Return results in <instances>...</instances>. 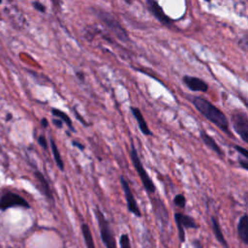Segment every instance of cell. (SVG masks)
<instances>
[{
    "label": "cell",
    "mask_w": 248,
    "mask_h": 248,
    "mask_svg": "<svg viewBox=\"0 0 248 248\" xmlns=\"http://www.w3.org/2000/svg\"><path fill=\"white\" fill-rule=\"evenodd\" d=\"M52 123L54 124V126H56L59 129H61L63 127V122L60 119H53Z\"/></svg>",
    "instance_id": "f1b7e54d"
},
{
    "label": "cell",
    "mask_w": 248,
    "mask_h": 248,
    "mask_svg": "<svg viewBox=\"0 0 248 248\" xmlns=\"http://www.w3.org/2000/svg\"><path fill=\"white\" fill-rule=\"evenodd\" d=\"M238 162H239V165L242 169H244L246 170H248V159H245V158L239 156L238 157Z\"/></svg>",
    "instance_id": "d4e9b609"
},
{
    "label": "cell",
    "mask_w": 248,
    "mask_h": 248,
    "mask_svg": "<svg viewBox=\"0 0 248 248\" xmlns=\"http://www.w3.org/2000/svg\"><path fill=\"white\" fill-rule=\"evenodd\" d=\"M151 201H152L151 202L152 207H153L156 217L158 219H160L162 222L165 221L167 223L169 215H168V210H167L164 202L160 199H152Z\"/></svg>",
    "instance_id": "4fadbf2b"
},
{
    "label": "cell",
    "mask_w": 248,
    "mask_h": 248,
    "mask_svg": "<svg viewBox=\"0 0 248 248\" xmlns=\"http://www.w3.org/2000/svg\"><path fill=\"white\" fill-rule=\"evenodd\" d=\"M211 227H212V231H213V233H214L216 239L221 243V245L224 248H229L228 242H227V240H226V238H225V236L223 234V232L221 230L218 218L215 217V216L211 217Z\"/></svg>",
    "instance_id": "9a60e30c"
},
{
    "label": "cell",
    "mask_w": 248,
    "mask_h": 248,
    "mask_svg": "<svg viewBox=\"0 0 248 248\" xmlns=\"http://www.w3.org/2000/svg\"><path fill=\"white\" fill-rule=\"evenodd\" d=\"M192 104L202 116H204L207 120L213 123L216 127H218L223 133L228 135L230 138H233L232 134L230 131L229 120L225 113L220 108H218L208 100L200 96L193 97Z\"/></svg>",
    "instance_id": "6da1fadb"
},
{
    "label": "cell",
    "mask_w": 248,
    "mask_h": 248,
    "mask_svg": "<svg viewBox=\"0 0 248 248\" xmlns=\"http://www.w3.org/2000/svg\"><path fill=\"white\" fill-rule=\"evenodd\" d=\"M51 113H52L53 116L58 117L63 123H65V124L68 126V128H69L72 132H75V131H76L75 128H74L72 119L70 118V116H69L67 113H65L64 111H62V110H60V109H58V108H51Z\"/></svg>",
    "instance_id": "ac0fdd59"
},
{
    "label": "cell",
    "mask_w": 248,
    "mask_h": 248,
    "mask_svg": "<svg viewBox=\"0 0 248 248\" xmlns=\"http://www.w3.org/2000/svg\"><path fill=\"white\" fill-rule=\"evenodd\" d=\"M41 123H42V126H43L44 128H46V127L48 126V121H47L46 118H43V119L41 120Z\"/></svg>",
    "instance_id": "4dcf8cb0"
},
{
    "label": "cell",
    "mask_w": 248,
    "mask_h": 248,
    "mask_svg": "<svg viewBox=\"0 0 248 248\" xmlns=\"http://www.w3.org/2000/svg\"><path fill=\"white\" fill-rule=\"evenodd\" d=\"M239 46L241 48L246 50V47H247V36L246 35H244V37L239 40Z\"/></svg>",
    "instance_id": "4316f807"
},
{
    "label": "cell",
    "mask_w": 248,
    "mask_h": 248,
    "mask_svg": "<svg viewBox=\"0 0 248 248\" xmlns=\"http://www.w3.org/2000/svg\"><path fill=\"white\" fill-rule=\"evenodd\" d=\"M232 123L233 131L240 137V139L248 142V116L244 111H235L232 114Z\"/></svg>",
    "instance_id": "5b68a950"
},
{
    "label": "cell",
    "mask_w": 248,
    "mask_h": 248,
    "mask_svg": "<svg viewBox=\"0 0 248 248\" xmlns=\"http://www.w3.org/2000/svg\"><path fill=\"white\" fill-rule=\"evenodd\" d=\"M173 203L175 206H178L180 208H184L186 205V198L182 194H177L173 198Z\"/></svg>",
    "instance_id": "ffe728a7"
},
{
    "label": "cell",
    "mask_w": 248,
    "mask_h": 248,
    "mask_svg": "<svg viewBox=\"0 0 248 248\" xmlns=\"http://www.w3.org/2000/svg\"><path fill=\"white\" fill-rule=\"evenodd\" d=\"M237 233L240 240L247 245L248 244V217L247 214H243L237 224Z\"/></svg>",
    "instance_id": "5bb4252c"
},
{
    "label": "cell",
    "mask_w": 248,
    "mask_h": 248,
    "mask_svg": "<svg viewBox=\"0 0 248 248\" xmlns=\"http://www.w3.org/2000/svg\"><path fill=\"white\" fill-rule=\"evenodd\" d=\"M38 143L44 148V149H47V142H46V140L44 136H40L38 138Z\"/></svg>",
    "instance_id": "484cf974"
},
{
    "label": "cell",
    "mask_w": 248,
    "mask_h": 248,
    "mask_svg": "<svg viewBox=\"0 0 248 248\" xmlns=\"http://www.w3.org/2000/svg\"><path fill=\"white\" fill-rule=\"evenodd\" d=\"M35 176L39 182V188H40V191L49 200H52V194H51V191H50V188H49V185L46 181V179L45 178V176L43 175V173H41L40 171H35Z\"/></svg>",
    "instance_id": "2e32d148"
},
{
    "label": "cell",
    "mask_w": 248,
    "mask_h": 248,
    "mask_svg": "<svg viewBox=\"0 0 248 248\" xmlns=\"http://www.w3.org/2000/svg\"><path fill=\"white\" fill-rule=\"evenodd\" d=\"M1 3H2V1H0V4H1Z\"/></svg>",
    "instance_id": "1f68e13d"
},
{
    "label": "cell",
    "mask_w": 248,
    "mask_h": 248,
    "mask_svg": "<svg viewBox=\"0 0 248 248\" xmlns=\"http://www.w3.org/2000/svg\"><path fill=\"white\" fill-rule=\"evenodd\" d=\"M76 75L79 80L84 81V74L82 72H78V73H76Z\"/></svg>",
    "instance_id": "f546056e"
},
{
    "label": "cell",
    "mask_w": 248,
    "mask_h": 248,
    "mask_svg": "<svg viewBox=\"0 0 248 248\" xmlns=\"http://www.w3.org/2000/svg\"><path fill=\"white\" fill-rule=\"evenodd\" d=\"M130 158H131V161L133 163V166L135 168V170H137V173L144 187V190L146 191V193L148 194H153L155 193V190H156V187L152 181V179L150 178L149 174L147 173L146 170L144 169V167L142 166V163L140 159V156H139V153L134 145V141L131 140V147H130Z\"/></svg>",
    "instance_id": "3957f363"
},
{
    "label": "cell",
    "mask_w": 248,
    "mask_h": 248,
    "mask_svg": "<svg viewBox=\"0 0 248 248\" xmlns=\"http://www.w3.org/2000/svg\"><path fill=\"white\" fill-rule=\"evenodd\" d=\"M72 144H73L75 147L78 148L80 151H83V150L85 149L84 145H83L82 143H80L79 141H78V140H72Z\"/></svg>",
    "instance_id": "83f0119b"
},
{
    "label": "cell",
    "mask_w": 248,
    "mask_h": 248,
    "mask_svg": "<svg viewBox=\"0 0 248 248\" xmlns=\"http://www.w3.org/2000/svg\"><path fill=\"white\" fill-rule=\"evenodd\" d=\"M183 83L193 92H202L205 93L208 90V84L202 78L194 76L185 75L182 77Z\"/></svg>",
    "instance_id": "30bf717a"
},
{
    "label": "cell",
    "mask_w": 248,
    "mask_h": 248,
    "mask_svg": "<svg viewBox=\"0 0 248 248\" xmlns=\"http://www.w3.org/2000/svg\"><path fill=\"white\" fill-rule=\"evenodd\" d=\"M119 246L120 248H131V242L129 235L127 233H122L119 238Z\"/></svg>",
    "instance_id": "44dd1931"
},
{
    "label": "cell",
    "mask_w": 248,
    "mask_h": 248,
    "mask_svg": "<svg viewBox=\"0 0 248 248\" xmlns=\"http://www.w3.org/2000/svg\"><path fill=\"white\" fill-rule=\"evenodd\" d=\"M91 12L95 16L103 23V25L108 28L112 34H114L118 40L127 43L130 42V37L126 29L121 25V23L113 16L109 12L100 8V7H90Z\"/></svg>",
    "instance_id": "7a4b0ae2"
},
{
    "label": "cell",
    "mask_w": 248,
    "mask_h": 248,
    "mask_svg": "<svg viewBox=\"0 0 248 248\" xmlns=\"http://www.w3.org/2000/svg\"><path fill=\"white\" fill-rule=\"evenodd\" d=\"M174 221L177 227L178 238L181 243L185 242V230L186 229H198L199 225L196 223L195 219L187 214L181 212L174 213Z\"/></svg>",
    "instance_id": "8992f818"
},
{
    "label": "cell",
    "mask_w": 248,
    "mask_h": 248,
    "mask_svg": "<svg viewBox=\"0 0 248 248\" xmlns=\"http://www.w3.org/2000/svg\"><path fill=\"white\" fill-rule=\"evenodd\" d=\"M233 147H234L235 151L239 154V156H241V157H243L245 159H248V151H247V149L245 147L239 146L237 144H235Z\"/></svg>",
    "instance_id": "7402d4cb"
},
{
    "label": "cell",
    "mask_w": 248,
    "mask_h": 248,
    "mask_svg": "<svg viewBox=\"0 0 248 248\" xmlns=\"http://www.w3.org/2000/svg\"><path fill=\"white\" fill-rule=\"evenodd\" d=\"M146 9L149 11V13L164 26H167L169 28L173 27L172 19L170 18L167 14L164 12L163 8L160 6V4L155 0H146Z\"/></svg>",
    "instance_id": "ba28073f"
},
{
    "label": "cell",
    "mask_w": 248,
    "mask_h": 248,
    "mask_svg": "<svg viewBox=\"0 0 248 248\" xmlns=\"http://www.w3.org/2000/svg\"><path fill=\"white\" fill-rule=\"evenodd\" d=\"M32 5H33L34 9H36L37 11H39V12H41V13H45V12H46V7H45V5H43L41 2L35 1V2H32Z\"/></svg>",
    "instance_id": "cb8c5ba5"
},
{
    "label": "cell",
    "mask_w": 248,
    "mask_h": 248,
    "mask_svg": "<svg viewBox=\"0 0 248 248\" xmlns=\"http://www.w3.org/2000/svg\"><path fill=\"white\" fill-rule=\"evenodd\" d=\"M120 184L126 199V202H127V208L128 210L133 213L136 217H141V212L140 210V207L138 205V202L135 199V196L132 192V189L129 185V183L127 182L126 178L124 177V175L120 176Z\"/></svg>",
    "instance_id": "52a82bcc"
},
{
    "label": "cell",
    "mask_w": 248,
    "mask_h": 248,
    "mask_svg": "<svg viewBox=\"0 0 248 248\" xmlns=\"http://www.w3.org/2000/svg\"><path fill=\"white\" fill-rule=\"evenodd\" d=\"M131 109V112L132 114L134 115L136 121L138 122V125H139V128L140 130V132L144 135V136H152L153 133L151 132V130L149 129L148 125H147V122L145 121L140 109L137 107H131L130 108Z\"/></svg>",
    "instance_id": "8fae6325"
},
{
    "label": "cell",
    "mask_w": 248,
    "mask_h": 248,
    "mask_svg": "<svg viewBox=\"0 0 248 248\" xmlns=\"http://www.w3.org/2000/svg\"><path fill=\"white\" fill-rule=\"evenodd\" d=\"M200 138L202 140V141L205 144L206 147H208L210 150H212L213 152H215L218 156L222 157L224 155L222 149L220 148V146L217 144V142L215 141V140L209 136L204 130H201L200 131Z\"/></svg>",
    "instance_id": "7c38bea8"
},
{
    "label": "cell",
    "mask_w": 248,
    "mask_h": 248,
    "mask_svg": "<svg viewBox=\"0 0 248 248\" xmlns=\"http://www.w3.org/2000/svg\"><path fill=\"white\" fill-rule=\"evenodd\" d=\"M14 206H21L25 208H29V203L19 195L12 192H8L4 194L0 199V209L5 210Z\"/></svg>",
    "instance_id": "9c48e42d"
},
{
    "label": "cell",
    "mask_w": 248,
    "mask_h": 248,
    "mask_svg": "<svg viewBox=\"0 0 248 248\" xmlns=\"http://www.w3.org/2000/svg\"><path fill=\"white\" fill-rule=\"evenodd\" d=\"M94 213L98 222L100 235L104 245L106 246V248H116V240L114 238V234L104 213L101 211V209L98 206L95 207Z\"/></svg>",
    "instance_id": "277c9868"
},
{
    "label": "cell",
    "mask_w": 248,
    "mask_h": 248,
    "mask_svg": "<svg viewBox=\"0 0 248 248\" xmlns=\"http://www.w3.org/2000/svg\"><path fill=\"white\" fill-rule=\"evenodd\" d=\"M72 110H73V112H74V114H75L76 118H77V119H78V120H79V122H80L83 126H86V127L90 126V124H89L88 122H86V121L81 117V115L79 114V112L77 110V108H72Z\"/></svg>",
    "instance_id": "603a6c76"
},
{
    "label": "cell",
    "mask_w": 248,
    "mask_h": 248,
    "mask_svg": "<svg viewBox=\"0 0 248 248\" xmlns=\"http://www.w3.org/2000/svg\"><path fill=\"white\" fill-rule=\"evenodd\" d=\"M50 147H51V151H52V154H53V159H54V162L56 163V166L58 167V169L60 170H64V163H63V160H62V157L60 155V152H59V149L54 141L53 139H50Z\"/></svg>",
    "instance_id": "d6986e66"
},
{
    "label": "cell",
    "mask_w": 248,
    "mask_h": 248,
    "mask_svg": "<svg viewBox=\"0 0 248 248\" xmlns=\"http://www.w3.org/2000/svg\"><path fill=\"white\" fill-rule=\"evenodd\" d=\"M81 232H82V236H83L86 248H96L95 243H94V239H93V236H92V232L90 231L89 226L86 223H82Z\"/></svg>",
    "instance_id": "e0dca14e"
}]
</instances>
